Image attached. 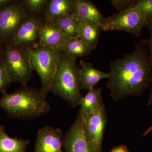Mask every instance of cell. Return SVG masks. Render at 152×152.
I'll list each match as a JSON object with an SVG mask.
<instances>
[{"mask_svg": "<svg viewBox=\"0 0 152 152\" xmlns=\"http://www.w3.org/2000/svg\"><path fill=\"white\" fill-rule=\"evenodd\" d=\"M109 73L107 88L115 102L142 95L152 79V64L146 39L137 43L131 53L111 61Z\"/></svg>", "mask_w": 152, "mask_h": 152, "instance_id": "1", "label": "cell"}, {"mask_svg": "<svg viewBox=\"0 0 152 152\" xmlns=\"http://www.w3.org/2000/svg\"><path fill=\"white\" fill-rule=\"evenodd\" d=\"M47 94L33 87L23 88L0 99V108L13 118L31 120L48 113L50 110Z\"/></svg>", "mask_w": 152, "mask_h": 152, "instance_id": "2", "label": "cell"}, {"mask_svg": "<svg viewBox=\"0 0 152 152\" xmlns=\"http://www.w3.org/2000/svg\"><path fill=\"white\" fill-rule=\"evenodd\" d=\"M79 69L76 60L62 52L50 90V92L59 96L74 108L80 106L83 97Z\"/></svg>", "mask_w": 152, "mask_h": 152, "instance_id": "3", "label": "cell"}, {"mask_svg": "<svg viewBox=\"0 0 152 152\" xmlns=\"http://www.w3.org/2000/svg\"><path fill=\"white\" fill-rule=\"evenodd\" d=\"M24 49L27 53L33 70L36 71L40 79L41 89L48 94L62 51L39 44Z\"/></svg>", "mask_w": 152, "mask_h": 152, "instance_id": "4", "label": "cell"}, {"mask_svg": "<svg viewBox=\"0 0 152 152\" xmlns=\"http://www.w3.org/2000/svg\"><path fill=\"white\" fill-rule=\"evenodd\" d=\"M2 61L12 83H19L27 86L33 69L26 50L10 44L5 49Z\"/></svg>", "mask_w": 152, "mask_h": 152, "instance_id": "5", "label": "cell"}, {"mask_svg": "<svg viewBox=\"0 0 152 152\" xmlns=\"http://www.w3.org/2000/svg\"><path fill=\"white\" fill-rule=\"evenodd\" d=\"M147 25L148 22L144 15L134 7L105 18L101 26L105 31H123L139 37Z\"/></svg>", "mask_w": 152, "mask_h": 152, "instance_id": "6", "label": "cell"}, {"mask_svg": "<svg viewBox=\"0 0 152 152\" xmlns=\"http://www.w3.org/2000/svg\"><path fill=\"white\" fill-rule=\"evenodd\" d=\"M86 135L93 152H102L104 135L107 124V114L102 103L96 111L84 114Z\"/></svg>", "mask_w": 152, "mask_h": 152, "instance_id": "7", "label": "cell"}, {"mask_svg": "<svg viewBox=\"0 0 152 152\" xmlns=\"http://www.w3.org/2000/svg\"><path fill=\"white\" fill-rule=\"evenodd\" d=\"M63 146L66 152H93L85 132L84 114L80 109L64 135Z\"/></svg>", "mask_w": 152, "mask_h": 152, "instance_id": "8", "label": "cell"}, {"mask_svg": "<svg viewBox=\"0 0 152 152\" xmlns=\"http://www.w3.org/2000/svg\"><path fill=\"white\" fill-rule=\"evenodd\" d=\"M26 11L21 4L12 2L0 10V39L10 40L26 17Z\"/></svg>", "mask_w": 152, "mask_h": 152, "instance_id": "9", "label": "cell"}, {"mask_svg": "<svg viewBox=\"0 0 152 152\" xmlns=\"http://www.w3.org/2000/svg\"><path fill=\"white\" fill-rule=\"evenodd\" d=\"M42 23L37 15L27 16L20 25L10 41L15 46L26 48L39 45V33Z\"/></svg>", "mask_w": 152, "mask_h": 152, "instance_id": "10", "label": "cell"}, {"mask_svg": "<svg viewBox=\"0 0 152 152\" xmlns=\"http://www.w3.org/2000/svg\"><path fill=\"white\" fill-rule=\"evenodd\" d=\"M62 131L46 126L37 133L35 152H63Z\"/></svg>", "mask_w": 152, "mask_h": 152, "instance_id": "11", "label": "cell"}, {"mask_svg": "<svg viewBox=\"0 0 152 152\" xmlns=\"http://www.w3.org/2000/svg\"><path fill=\"white\" fill-rule=\"evenodd\" d=\"M71 15L82 24L102 25L105 18L94 4L88 0H75Z\"/></svg>", "mask_w": 152, "mask_h": 152, "instance_id": "12", "label": "cell"}, {"mask_svg": "<svg viewBox=\"0 0 152 152\" xmlns=\"http://www.w3.org/2000/svg\"><path fill=\"white\" fill-rule=\"evenodd\" d=\"M67 39L53 22L46 20L42 22L39 30V45L62 51Z\"/></svg>", "mask_w": 152, "mask_h": 152, "instance_id": "13", "label": "cell"}, {"mask_svg": "<svg viewBox=\"0 0 152 152\" xmlns=\"http://www.w3.org/2000/svg\"><path fill=\"white\" fill-rule=\"evenodd\" d=\"M79 75L81 90L94 88L101 80L109 79V73L99 70L94 67L91 63L80 61Z\"/></svg>", "mask_w": 152, "mask_h": 152, "instance_id": "14", "label": "cell"}, {"mask_svg": "<svg viewBox=\"0 0 152 152\" xmlns=\"http://www.w3.org/2000/svg\"><path fill=\"white\" fill-rule=\"evenodd\" d=\"M72 0H51L49 1L45 9L46 20L54 21L60 18L70 15L72 10Z\"/></svg>", "mask_w": 152, "mask_h": 152, "instance_id": "15", "label": "cell"}, {"mask_svg": "<svg viewBox=\"0 0 152 152\" xmlns=\"http://www.w3.org/2000/svg\"><path fill=\"white\" fill-rule=\"evenodd\" d=\"M29 143L28 140L10 137L5 127L0 126V152H26Z\"/></svg>", "mask_w": 152, "mask_h": 152, "instance_id": "16", "label": "cell"}, {"mask_svg": "<svg viewBox=\"0 0 152 152\" xmlns=\"http://www.w3.org/2000/svg\"><path fill=\"white\" fill-rule=\"evenodd\" d=\"M92 50V49L79 37L67 39L62 48V51L66 55L75 60L89 54Z\"/></svg>", "mask_w": 152, "mask_h": 152, "instance_id": "17", "label": "cell"}, {"mask_svg": "<svg viewBox=\"0 0 152 152\" xmlns=\"http://www.w3.org/2000/svg\"><path fill=\"white\" fill-rule=\"evenodd\" d=\"M101 88L91 89L80 101V109L84 114L92 113L97 110L103 103Z\"/></svg>", "mask_w": 152, "mask_h": 152, "instance_id": "18", "label": "cell"}, {"mask_svg": "<svg viewBox=\"0 0 152 152\" xmlns=\"http://www.w3.org/2000/svg\"><path fill=\"white\" fill-rule=\"evenodd\" d=\"M102 31L100 25L80 23L79 37L92 50H95L97 47Z\"/></svg>", "mask_w": 152, "mask_h": 152, "instance_id": "19", "label": "cell"}, {"mask_svg": "<svg viewBox=\"0 0 152 152\" xmlns=\"http://www.w3.org/2000/svg\"><path fill=\"white\" fill-rule=\"evenodd\" d=\"M53 22L67 39L79 37L80 23L71 14L60 18Z\"/></svg>", "mask_w": 152, "mask_h": 152, "instance_id": "20", "label": "cell"}, {"mask_svg": "<svg viewBox=\"0 0 152 152\" xmlns=\"http://www.w3.org/2000/svg\"><path fill=\"white\" fill-rule=\"evenodd\" d=\"M48 1L47 0H25L23 1V6L34 15L40 12L46 7Z\"/></svg>", "mask_w": 152, "mask_h": 152, "instance_id": "21", "label": "cell"}, {"mask_svg": "<svg viewBox=\"0 0 152 152\" xmlns=\"http://www.w3.org/2000/svg\"><path fill=\"white\" fill-rule=\"evenodd\" d=\"M134 7L144 15L148 23L152 19V0H137Z\"/></svg>", "mask_w": 152, "mask_h": 152, "instance_id": "22", "label": "cell"}, {"mask_svg": "<svg viewBox=\"0 0 152 152\" xmlns=\"http://www.w3.org/2000/svg\"><path fill=\"white\" fill-rule=\"evenodd\" d=\"M12 82L2 60H0V93L5 94L6 90Z\"/></svg>", "mask_w": 152, "mask_h": 152, "instance_id": "23", "label": "cell"}, {"mask_svg": "<svg viewBox=\"0 0 152 152\" xmlns=\"http://www.w3.org/2000/svg\"><path fill=\"white\" fill-rule=\"evenodd\" d=\"M137 1V0H111L110 2L118 12L134 7Z\"/></svg>", "mask_w": 152, "mask_h": 152, "instance_id": "24", "label": "cell"}, {"mask_svg": "<svg viewBox=\"0 0 152 152\" xmlns=\"http://www.w3.org/2000/svg\"><path fill=\"white\" fill-rule=\"evenodd\" d=\"M110 152H130L129 150L126 145H121L115 147Z\"/></svg>", "mask_w": 152, "mask_h": 152, "instance_id": "25", "label": "cell"}, {"mask_svg": "<svg viewBox=\"0 0 152 152\" xmlns=\"http://www.w3.org/2000/svg\"><path fill=\"white\" fill-rule=\"evenodd\" d=\"M146 43L149 54L150 59L152 64V36L146 39Z\"/></svg>", "mask_w": 152, "mask_h": 152, "instance_id": "26", "label": "cell"}, {"mask_svg": "<svg viewBox=\"0 0 152 152\" xmlns=\"http://www.w3.org/2000/svg\"><path fill=\"white\" fill-rule=\"evenodd\" d=\"M13 1L11 0H0V8L2 9L10 4L13 2Z\"/></svg>", "mask_w": 152, "mask_h": 152, "instance_id": "27", "label": "cell"}, {"mask_svg": "<svg viewBox=\"0 0 152 152\" xmlns=\"http://www.w3.org/2000/svg\"><path fill=\"white\" fill-rule=\"evenodd\" d=\"M151 132H152V124L151 126H150L143 133L142 136L143 137H144L148 135Z\"/></svg>", "mask_w": 152, "mask_h": 152, "instance_id": "28", "label": "cell"}, {"mask_svg": "<svg viewBox=\"0 0 152 152\" xmlns=\"http://www.w3.org/2000/svg\"><path fill=\"white\" fill-rule=\"evenodd\" d=\"M151 83H152V86L151 87V92H150L149 97L148 98V106H151L152 104V79Z\"/></svg>", "mask_w": 152, "mask_h": 152, "instance_id": "29", "label": "cell"}, {"mask_svg": "<svg viewBox=\"0 0 152 152\" xmlns=\"http://www.w3.org/2000/svg\"><path fill=\"white\" fill-rule=\"evenodd\" d=\"M147 27L149 31L151 36H152V19L148 23Z\"/></svg>", "mask_w": 152, "mask_h": 152, "instance_id": "30", "label": "cell"}, {"mask_svg": "<svg viewBox=\"0 0 152 152\" xmlns=\"http://www.w3.org/2000/svg\"><path fill=\"white\" fill-rule=\"evenodd\" d=\"M2 54V48L1 47V45H0V60H1V56Z\"/></svg>", "mask_w": 152, "mask_h": 152, "instance_id": "31", "label": "cell"}]
</instances>
